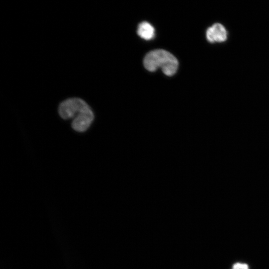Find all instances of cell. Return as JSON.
<instances>
[{
    "instance_id": "obj_4",
    "label": "cell",
    "mask_w": 269,
    "mask_h": 269,
    "mask_svg": "<svg viewBox=\"0 0 269 269\" xmlns=\"http://www.w3.org/2000/svg\"><path fill=\"white\" fill-rule=\"evenodd\" d=\"M206 36L211 43L223 42L227 39V31L223 25L216 23L207 28Z\"/></svg>"
},
{
    "instance_id": "obj_2",
    "label": "cell",
    "mask_w": 269,
    "mask_h": 269,
    "mask_svg": "<svg viewBox=\"0 0 269 269\" xmlns=\"http://www.w3.org/2000/svg\"><path fill=\"white\" fill-rule=\"evenodd\" d=\"M91 108L88 104L79 98H70L62 101L59 105L58 112L61 118L75 119L83 112Z\"/></svg>"
},
{
    "instance_id": "obj_3",
    "label": "cell",
    "mask_w": 269,
    "mask_h": 269,
    "mask_svg": "<svg viewBox=\"0 0 269 269\" xmlns=\"http://www.w3.org/2000/svg\"><path fill=\"white\" fill-rule=\"evenodd\" d=\"M94 119V113L91 108H90L74 119L71 127L76 132H84L90 127Z\"/></svg>"
},
{
    "instance_id": "obj_5",
    "label": "cell",
    "mask_w": 269,
    "mask_h": 269,
    "mask_svg": "<svg viewBox=\"0 0 269 269\" xmlns=\"http://www.w3.org/2000/svg\"><path fill=\"white\" fill-rule=\"evenodd\" d=\"M137 33L141 38L150 40L155 36V29L149 23L143 21L138 24Z\"/></svg>"
},
{
    "instance_id": "obj_1",
    "label": "cell",
    "mask_w": 269,
    "mask_h": 269,
    "mask_svg": "<svg viewBox=\"0 0 269 269\" xmlns=\"http://www.w3.org/2000/svg\"><path fill=\"white\" fill-rule=\"evenodd\" d=\"M143 64L147 70L151 72L161 68L167 76L174 75L178 66L177 59L170 52L163 49L148 52L144 58Z\"/></svg>"
},
{
    "instance_id": "obj_6",
    "label": "cell",
    "mask_w": 269,
    "mask_h": 269,
    "mask_svg": "<svg viewBox=\"0 0 269 269\" xmlns=\"http://www.w3.org/2000/svg\"><path fill=\"white\" fill-rule=\"evenodd\" d=\"M233 269H248V265L237 263L233 267Z\"/></svg>"
}]
</instances>
